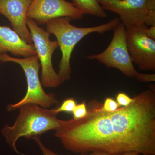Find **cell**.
Masks as SVG:
<instances>
[{"label":"cell","mask_w":155,"mask_h":155,"mask_svg":"<svg viewBox=\"0 0 155 155\" xmlns=\"http://www.w3.org/2000/svg\"><path fill=\"white\" fill-rule=\"evenodd\" d=\"M18 109L19 115L14 125H5L2 133L14 152L26 155L19 152L16 147L19 138L32 139L50 130H55L61 126V122L54 109L49 110L35 104H28Z\"/></svg>","instance_id":"6da1fadb"},{"label":"cell","mask_w":155,"mask_h":155,"mask_svg":"<svg viewBox=\"0 0 155 155\" xmlns=\"http://www.w3.org/2000/svg\"><path fill=\"white\" fill-rule=\"evenodd\" d=\"M71 20L69 17H61L53 19L46 24V31L55 35L62 52L58 74L63 83L69 80L71 77L70 59L78 43L89 34L97 32L103 34L114 29L121 22L119 18H115L102 25L79 27L72 25L70 22Z\"/></svg>","instance_id":"7a4b0ae2"},{"label":"cell","mask_w":155,"mask_h":155,"mask_svg":"<svg viewBox=\"0 0 155 155\" xmlns=\"http://www.w3.org/2000/svg\"><path fill=\"white\" fill-rule=\"evenodd\" d=\"M114 36L105 50L97 54L90 55L86 58L95 60L107 67L118 69L127 77L141 82H155V74H144L137 72L127 48L125 25L119 23L114 29Z\"/></svg>","instance_id":"3957f363"},{"label":"cell","mask_w":155,"mask_h":155,"mask_svg":"<svg viewBox=\"0 0 155 155\" xmlns=\"http://www.w3.org/2000/svg\"><path fill=\"white\" fill-rule=\"evenodd\" d=\"M0 62H12L19 64L24 71L27 81V91L25 96L18 102L8 105L7 107L8 111L16 110L25 104H35L41 107L48 109L59 104L55 94L47 93L43 88L39 77L41 64L37 55L19 59L13 58L6 54H0Z\"/></svg>","instance_id":"277c9868"},{"label":"cell","mask_w":155,"mask_h":155,"mask_svg":"<svg viewBox=\"0 0 155 155\" xmlns=\"http://www.w3.org/2000/svg\"><path fill=\"white\" fill-rule=\"evenodd\" d=\"M27 27L41 67V82L43 86L54 88L60 86L62 81L53 67L52 57L58 48L57 41L50 40V34L38 26L33 19L27 18Z\"/></svg>","instance_id":"5b68a950"},{"label":"cell","mask_w":155,"mask_h":155,"mask_svg":"<svg viewBox=\"0 0 155 155\" xmlns=\"http://www.w3.org/2000/svg\"><path fill=\"white\" fill-rule=\"evenodd\" d=\"M145 24L125 28L127 48L132 62L142 71L155 72V40L147 35Z\"/></svg>","instance_id":"8992f818"},{"label":"cell","mask_w":155,"mask_h":155,"mask_svg":"<svg viewBox=\"0 0 155 155\" xmlns=\"http://www.w3.org/2000/svg\"><path fill=\"white\" fill-rule=\"evenodd\" d=\"M83 17V14L72 3L66 0H32L27 13V18L40 25L61 17L78 20Z\"/></svg>","instance_id":"52a82bcc"},{"label":"cell","mask_w":155,"mask_h":155,"mask_svg":"<svg viewBox=\"0 0 155 155\" xmlns=\"http://www.w3.org/2000/svg\"><path fill=\"white\" fill-rule=\"evenodd\" d=\"M104 10L119 15L125 28L133 25H146L150 14L147 0H98Z\"/></svg>","instance_id":"ba28073f"},{"label":"cell","mask_w":155,"mask_h":155,"mask_svg":"<svg viewBox=\"0 0 155 155\" xmlns=\"http://www.w3.org/2000/svg\"><path fill=\"white\" fill-rule=\"evenodd\" d=\"M32 0H0V14L6 17L13 30L28 44H33L26 24L27 13Z\"/></svg>","instance_id":"9c48e42d"},{"label":"cell","mask_w":155,"mask_h":155,"mask_svg":"<svg viewBox=\"0 0 155 155\" xmlns=\"http://www.w3.org/2000/svg\"><path fill=\"white\" fill-rule=\"evenodd\" d=\"M7 52L24 58L37 55L33 44L26 43L8 26L0 25V54Z\"/></svg>","instance_id":"30bf717a"},{"label":"cell","mask_w":155,"mask_h":155,"mask_svg":"<svg viewBox=\"0 0 155 155\" xmlns=\"http://www.w3.org/2000/svg\"><path fill=\"white\" fill-rule=\"evenodd\" d=\"M72 4L84 14H89L96 17H107L104 10L98 0H72Z\"/></svg>","instance_id":"8fae6325"},{"label":"cell","mask_w":155,"mask_h":155,"mask_svg":"<svg viewBox=\"0 0 155 155\" xmlns=\"http://www.w3.org/2000/svg\"><path fill=\"white\" fill-rule=\"evenodd\" d=\"M77 103L75 100L73 98H70L63 101L61 105L54 109V110L58 114L61 112L72 113Z\"/></svg>","instance_id":"7c38bea8"},{"label":"cell","mask_w":155,"mask_h":155,"mask_svg":"<svg viewBox=\"0 0 155 155\" xmlns=\"http://www.w3.org/2000/svg\"><path fill=\"white\" fill-rule=\"evenodd\" d=\"M120 106L114 99L111 97H107L104 103L102 104L101 109L104 112L113 113Z\"/></svg>","instance_id":"4fadbf2b"},{"label":"cell","mask_w":155,"mask_h":155,"mask_svg":"<svg viewBox=\"0 0 155 155\" xmlns=\"http://www.w3.org/2000/svg\"><path fill=\"white\" fill-rule=\"evenodd\" d=\"M74 119H79L83 118L87 114V105L85 101H83L80 104L76 105L72 112Z\"/></svg>","instance_id":"5bb4252c"},{"label":"cell","mask_w":155,"mask_h":155,"mask_svg":"<svg viewBox=\"0 0 155 155\" xmlns=\"http://www.w3.org/2000/svg\"><path fill=\"white\" fill-rule=\"evenodd\" d=\"M133 98L130 97L126 94L119 92L116 96V101L120 107L128 106L133 102Z\"/></svg>","instance_id":"9a60e30c"},{"label":"cell","mask_w":155,"mask_h":155,"mask_svg":"<svg viewBox=\"0 0 155 155\" xmlns=\"http://www.w3.org/2000/svg\"><path fill=\"white\" fill-rule=\"evenodd\" d=\"M38 145L41 150L42 155H61L58 154L54 152L50 149L47 147L42 142L39 136L36 137L32 139ZM87 154H78L77 155H87Z\"/></svg>","instance_id":"2e32d148"},{"label":"cell","mask_w":155,"mask_h":155,"mask_svg":"<svg viewBox=\"0 0 155 155\" xmlns=\"http://www.w3.org/2000/svg\"><path fill=\"white\" fill-rule=\"evenodd\" d=\"M146 33L149 38L155 40V25L150 26V28L147 27L146 30Z\"/></svg>","instance_id":"e0dca14e"},{"label":"cell","mask_w":155,"mask_h":155,"mask_svg":"<svg viewBox=\"0 0 155 155\" xmlns=\"http://www.w3.org/2000/svg\"><path fill=\"white\" fill-rule=\"evenodd\" d=\"M147 5L149 11H155V0H147Z\"/></svg>","instance_id":"ac0fdd59"},{"label":"cell","mask_w":155,"mask_h":155,"mask_svg":"<svg viewBox=\"0 0 155 155\" xmlns=\"http://www.w3.org/2000/svg\"><path fill=\"white\" fill-rule=\"evenodd\" d=\"M87 155H111L107 153L102 152H93L89 153Z\"/></svg>","instance_id":"d6986e66"},{"label":"cell","mask_w":155,"mask_h":155,"mask_svg":"<svg viewBox=\"0 0 155 155\" xmlns=\"http://www.w3.org/2000/svg\"><path fill=\"white\" fill-rule=\"evenodd\" d=\"M139 154L135 152H127L114 155H138Z\"/></svg>","instance_id":"ffe728a7"},{"label":"cell","mask_w":155,"mask_h":155,"mask_svg":"<svg viewBox=\"0 0 155 155\" xmlns=\"http://www.w3.org/2000/svg\"><path fill=\"white\" fill-rule=\"evenodd\" d=\"M138 155H140L139 154Z\"/></svg>","instance_id":"44dd1931"}]
</instances>
